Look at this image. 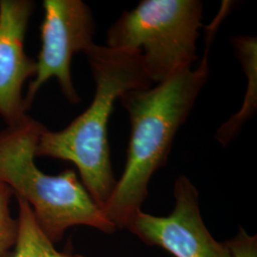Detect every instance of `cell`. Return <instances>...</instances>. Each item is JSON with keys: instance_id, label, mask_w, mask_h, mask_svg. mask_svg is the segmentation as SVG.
Masks as SVG:
<instances>
[{"instance_id": "cell-1", "label": "cell", "mask_w": 257, "mask_h": 257, "mask_svg": "<svg viewBox=\"0 0 257 257\" xmlns=\"http://www.w3.org/2000/svg\"><path fill=\"white\" fill-rule=\"evenodd\" d=\"M220 23L213 21L200 65L183 70L155 87L133 90L119 97L131 122L127 161L113 192L102 209L118 229L128 224L149 195V184L169 158L178 130L188 118L210 74L209 53Z\"/></svg>"}, {"instance_id": "cell-2", "label": "cell", "mask_w": 257, "mask_h": 257, "mask_svg": "<svg viewBox=\"0 0 257 257\" xmlns=\"http://www.w3.org/2000/svg\"><path fill=\"white\" fill-rule=\"evenodd\" d=\"M84 54L95 83L92 103L62 131L44 128L36 156L66 160L76 166L85 189L103 209L116 184L108 139L114 102L123 93L150 88L153 83L138 52L92 44Z\"/></svg>"}, {"instance_id": "cell-3", "label": "cell", "mask_w": 257, "mask_h": 257, "mask_svg": "<svg viewBox=\"0 0 257 257\" xmlns=\"http://www.w3.org/2000/svg\"><path fill=\"white\" fill-rule=\"evenodd\" d=\"M44 126L25 115L0 132V184L31 206L37 223L54 244L74 226H87L104 233L117 230L92 200L72 169L46 175L35 162Z\"/></svg>"}, {"instance_id": "cell-4", "label": "cell", "mask_w": 257, "mask_h": 257, "mask_svg": "<svg viewBox=\"0 0 257 257\" xmlns=\"http://www.w3.org/2000/svg\"><path fill=\"white\" fill-rule=\"evenodd\" d=\"M199 0H142L108 30L107 47L138 52L152 83L192 68L202 27Z\"/></svg>"}, {"instance_id": "cell-5", "label": "cell", "mask_w": 257, "mask_h": 257, "mask_svg": "<svg viewBox=\"0 0 257 257\" xmlns=\"http://www.w3.org/2000/svg\"><path fill=\"white\" fill-rule=\"evenodd\" d=\"M41 50L37 56V73L29 84L24 105L31 108L43 84L55 77L65 97L72 104L80 98L74 89L71 65L76 53H85L92 44L95 22L91 9L81 0H44Z\"/></svg>"}, {"instance_id": "cell-6", "label": "cell", "mask_w": 257, "mask_h": 257, "mask_svg": "<svg viewBox=\"0 0 257 257\" xmlns=\"http://www.w3.org/2000/svg\"><path fill=\"white\" fill-rule=\"evenodd\" d=\"M175 208L167 216L138 211L128 229L142 242L164 248L175 257H231L226 242H219L206 227L199 193L186 176L176 178Z\"/></svg>"}, {"instance_id": "cell-7", "label": "cell", "mask_w": 257, "mask_h": 257, "mask_svg": "<svg viewBox=\"0 0 257 257\" xmlns=\"http://www.w3.org/2000/svg\"><path fill=\"white\" fill-rule=\"evenodd\" d=\"M34 6L30 0H0V115L8 126L27 115L22 88L37 73V60L24 48Z\"/></svg>"}, {"instance_id": "cell-8", "label": "cell", "mask_w": 257, "mask_h": 257, "mask_svg": "<svg viewBox=\"0 0 257 257\" xmlns=\"http://www.w3.org/2000/svg\"><path fill=\"white\" fill-rule=\"evenodd\" d=\"M19 202V236L13 251L3 257H83L70 250L59 251L37 223L31 206L23 199Z\"/></svg>"}, {"instance_id": "cell-9", "label": "cell", "mask_w": 257, "mask_h": 257, "mask_svg": "<svg viewBox=\"0 0 257 257\" xmlns=\"http://www.w3.org/2000/svg\"><path fill=\"white\" fill-rule=\"evenodd\" d=\"M13 195L9 187L0 184V257L15 247L19 236V220L12 216L10 210Z\"/></svg>"}, {"instance_id": "cell-10", "label": "cell", "mask_w": 257, "mask_h": 257, "mask_svg": "<svg viewBox=\"0 0 257 257\" xmlns=\"http://www.w3.org/2000/svg\"><path fill=\"white\" fill-rule=\"evenodd\" d=\"M231 257H257V236L249 235L244 229L226 242Z\"/></svg>"}]
</instances>
